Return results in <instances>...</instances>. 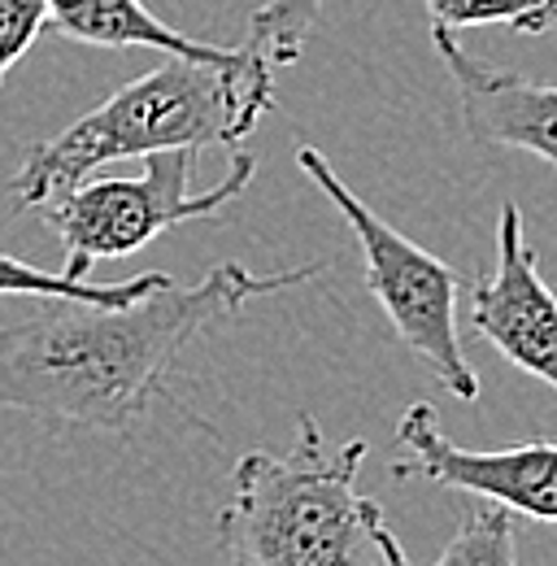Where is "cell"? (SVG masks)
Returning <instances> with one entry per match:
<instances>
[{
    "label": "cell",
    "instance_id": "6da1fadb",
    "mask_svg": "<svg viewBox=\"0 0 557 566\" xmlns=\"http://www.w3.org/2000/svg\"><path fill=\"white\" fill-rule=\"evenodd\" d=\"M323 266L253 275L218 262L188 287H157L127 305L44 296L27 318L0 327V410L53 427L127 436L153 397H170L183 349L235 318L253 296L314 280Z\"/></svg>",
    "mask_w": 557,
    "mask_h": 566
},
{
    "label": "cell",
    "instance_id": "7a4b0ae2",
    "mask_svg": "<svg viewBox=\"0 0 557 566\" xmlns=\"http://www.w3.org/2000/svg\"><path fill=\"white\" fill-rule=\"evenodd\" d=\"M275 105V66L244 40L231 57H170L114 87L96 109L74 118L53 140L27 148L9 179L13 210H44L87 175L148 157L161 148H240Z\"/></svg>",
    "mask_w": 557,
    "mask_h": 566
},
{
    "label": "cell",
    "instance_id": "3957f363",
    "mask_svg": "<svg viewBox=\"0 0 557 566\" xmlns=\"http://www.w3.org/2000/svg\"><path fill=\"white\" fill-rule=\"evenodd\" d=\"M366 440L323 444L314 415H296V449H253L235 462L218 545L231 566H410L379 501L357 493Z\"/></svg>",
    "mask_w": 557,
    "mask_h": 566
},
{
    "label": "cell",
    "instance_id": "277c9868",
    "mask_svg": "<svg viewBox=\"0 0 557 566\" xmlns=\"http://www.w3.org/2000/svg\"><path fill=\"white\" fill-rule=\"evenodd\" d=\"M296 166L314 179L318 192H327V201L345 213V222L353 227L361 262H366V287L379 301L383 318L392 323L397 340L435 375V384L444 392H453L458 401H480V375L466 361L462 336H458L462 275L449 262H440L435 253L418 249L392 222H383L332 170V161L314 144L296 148Z\"/></svg>",
    "mask_w": 557,
    "mask_h": 566
},
{
    "label": "cell",
    "instance_id": "5b68a950",
    "mask_svg": "<svg viewBox=\"0 0 557 566\" xmlns=\"http://www.w3.org/2000/svg\"><path fill=\"white\" fill-rule=\"evenodd\" d=\"M139 161H144V175H132V179L87 175L83 184L62 192L57 206H44L53 231L62 235V249H66V262H62L66 275L87 280V271L96 262L132 258L161 231L218 213L258 175V157L244 148H235L227 175L209 192H192L197 148H161Z\"/></svg>",
    "mask_w": 557,
    "mask_h": 566
},
{
    "label": "cell",
    "instance_id": "8992f818",
    "mask_svg": "<svg viewBox=\"0 0 557 566\" xmlns=\"http://www.w3.org/2000/svg\"><path fill=\"white\" fill-rule=\"evenodd\" d=\"M397 480H427L453 493H471L509 514L557 523V444L523 440L509 449H462L444 436L431 401H414L397 423Z\"/></svg>",
    "mask_w": 557,
    "mask_h": 566
},
{
    "label": "cell",
    "instance_id": "52a82bcc",
    "mask_svg": "<svg viewBox=\"0 0 557 566\" xmlns=\"http://www.w3.org/2000/svg\"><path fill=\"white\" fill-rule=\"evenodd\" d=\"M471 327L509 366L557 392V292L540 275V258L523 235L514 201L496 218V266L471 287Z\"/></svg>",
    "mask_w": 557,
    "mask_h": 566
},
{
    "label": "cell",
    "instance_id": "ba28073f",
    "mask_svg": "<svg viewBox=\"0 0 557 566\" xmlns=\"http://www.w3.org/2000/svg\"><path fill=\"white\" fill-rule=\"evenodd\" d=\"M431 44L458 87V105L471 140L487 148H518L557 166V83L487 66L462 53L453 31L444 27H431Z\"/></svg>",
    "mask_w": 557,
    "mask_h": 566
},
{
    "label": "cell",
    "instance_id": "9c48e42d",
    "mask_svg": "<svg viewBox=\"0 0 557 566\" xmlns=\"http://www.w3.org/2000/svg\"><path fill=\"white\" fill-rule=\"evenodd\" d=\"M49 31L92 49H153V53L201 57V62H222L235 53L166 27L139 0H49Z\"/></svg>",
    "mask_w": 557,
    "mask_h": 566
},
{
    "label": "cell",
    "instance_id": "30bf717a",
    "mask_svg": "<svg viewBox=\"0 0 557 566\" xmlns=\"http://www.w3.org/2000/svg\"><path fill=\"white\" fill-rule=\"evenodd\" d=\"M175 283L161 271H148V275H136V280L123 283H92V280H74L66 271H40L22 258H9L0 253V296H78V301H101V305H127V301H139L157 287Z\"/></svg>",
    "mask_w": 557,
    "mask_h": 566
},
{
    "label": "cell",
    "instance_id": "8fae6325",
    "mask_svg": "<svg viewBox=\"0 0 557 566\" xmlns=\"http://www.w3.org/2000/svg\"><path fill=\"white\" fill-rule=\"evenodd\" d=\"M431 27H509L523 35H545L557 27V0H427Z\"/></svg>",
    "mask_w": 557,
    "mask_h": 566
},
{
    "label": "cell",
    "instance_id": "7c38bea8",
    "mask_svg": "<svg viewBox=\"0 0 557 566\" xmlns=\"http://www.w3.org/2000/svg\"><path fill=\"white\" fill-rule=\"evenodd\" d=\"M431 566H518L514 514L505 505H492V501L475 505Z\"/></svg>",
    "mask_w": 557,
    "mask_h": 566
},
{
    "label": "cell",
    "instance_id": "4fadbf2b",
    "mask_svg": "<svg viewBox=\"0 0 557 566\" xmlns=\"http://www.w3.org/2000/svg\"><path fill=\"white\" fill-rule=\"evenodd\" d=\"M318 13L323 0H266L262 9H253L249 40L266 53L271 66H296L318 27Z\"/></svg>",
    "mask_w": 557,
    "mask_h": 566
},
{
    "label": "cell",
    "instance_id": "5bb4252c",
    "mask_svg": "<svg viewBox=\"0 0 557 566\" xmlns=\"http://www.w3.org/2000/svg\"><path fill=\"white\" fill-rule=\"evenodd\" d=\"M49 31V0H0V83Z\"/></svg>",
    "mask_w": 557,
    "mask_h": 566
}]
</instances>
